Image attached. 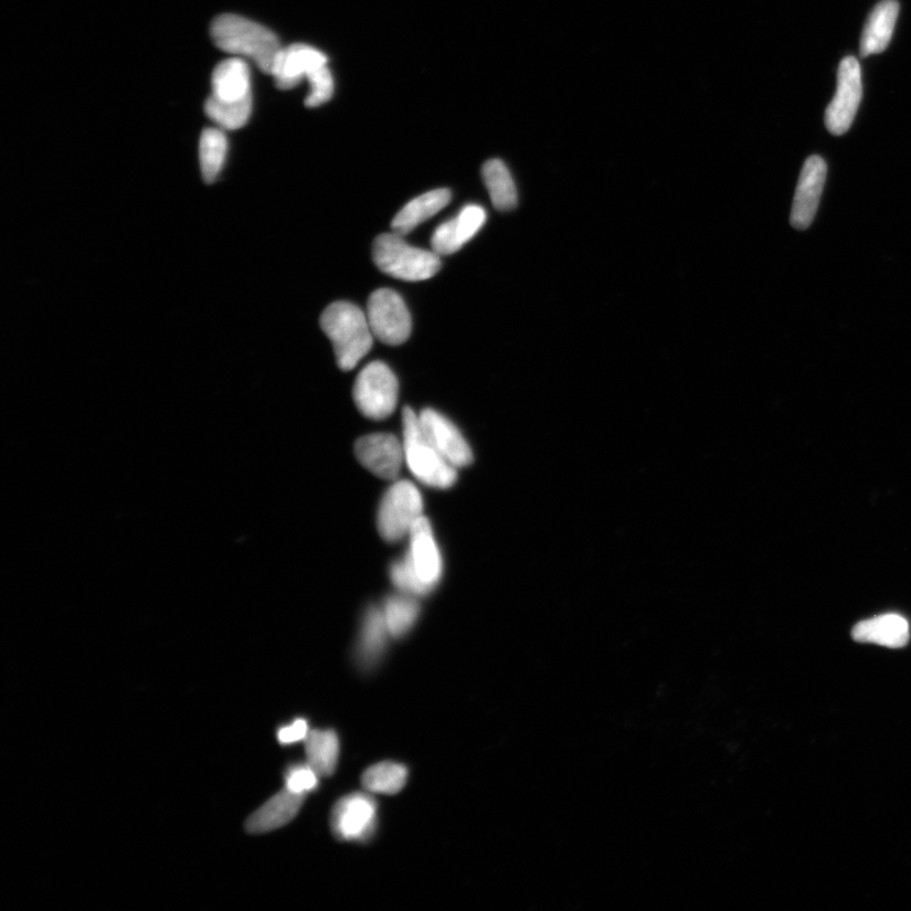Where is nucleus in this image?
<instances>
[{
    "label": "nucleus",
    "mask_w": 911,
    "mask_h": 911,
    "mask_svg": "<svg viewBox=\"0 0 911 911\" xmlns=\"http://www.w3.org/2000/svg\"><path fill=\"white\" fill-rule=\"evenodd\" d=\"M862 99V74L858 60L847 56L838 68L837 92L826 110V126L831 135H845L852 126Z\"/></svg>",
    "instance_id": "nucleus-8"
},
{
    "label": "nucleus",
    "mask_w": 911,
    "mask_h": 911,
    "mask_svg": "<svg viewBox=\"0 0 911 911\" xmlns=\"http://www.w3.org/2000/svg\"><path fill=\"white\" fill-rule=\"evenodd\" d=\"M368 319L380 342L399 346L412 333V317L406 304L394 290L379 289L370 295Z\"/></svg>",
    "instance_id": "nucleus-7"
},
{
    "label": "nucleus",
    "mask_w": 911,
    "mask_h": 911,
    "mask_svg": "<svg viewBox=\"0 0 911 911\" xmlns=\"http://www.w3.org/2000/svg\"><path fill=\"white\" fill-rule=\"evenodd\" d=\"M308 763L320 777L332 776L340 758V741L333 731L309 732L306 743Z\"/></svg>",
    "instance_id": "nucleus-23"
},
{
    "label": "nucleus",
    "mask_w": 911,
    "mask_h": 911,
    "mask_svg": "<svg viewBox=\"0 0 911 911\" xmlns=\"http://www.w3.org/2000/svg\"><path fill=\"white\" fill-rule=\"evenodd\" d=\"M407 780V769L396 762H381L363 772L362 786L368 792L394 795L402 792Z\"/></svg>",
    "instance_id": "nucleus-25"
},
{
    "label": "nucleus",
    "mask_w": 911,
    "mask_h": 911,
    "mask_svg": "<svg viewBox=\"0 0 911 911\" xmlns=\"http://www.w3.org/2000/svg\"><path fill=\"white\" fill-rule=\"evenodd\" d=\"M424 435L438 453L455 467L468 466L474 456L470 446L453 422L435 410H424L420 414Z\"/></svg>",
    "instance_id": "nucleus-13"
},
{
    "label": "nucleus",
    "mask_w": 911,
    "mask_h": 911,
    "mask_svg": "<svg viewBox=\"0 0 911 911\" xmlns=\"http://www.w3.org/2000/svg\"><path fill=\"white\" fill-rule=\"evenodd\" d=\"M320 327L333 345L338 367L350 371L358 367L374 345L368 315L350 301H336L320 317Z\"/></svg>",
    "instance_id": "nucleus-2"
},
{
    "label": "nucleus",
    "mask_w": 911,
    "mask_h": 911,
    "mask_svg": "<svg viewBox=\"0 0 911 911\" xmlns=\"http://www.w3.org/2000/svg\"><path fill=\"white\" fill-rule=\"evenodd\" d=\"M398 379L384 362L369 363L354 381L353 401L368 419L381 421L392 415L398 404Z\"/></svg>",
    "instance_id": "nucleus-5"
},
{
    "label": "nucleus",
    "mask_w": 911,
    "mask_h": 911,
    "mask_svg": "<svg viewBox=\"0 0 911 911\" xmlns=\"http://www.w3.org/2000/svg\"><path fill=\"white\" fill-rule=\"evenodd\" d=\"M211 34L216 47L254 61L259 71L271 75L283 50L274 32L236 14L216 17Z\"/></svg>",
    "instance_id": "nucleus-1"
},
{
    "label": "nucleus",
    "mask_w": 911,
    "mask_h": 911,
    "mask_svg": "<svg viewBox=\"0 0 911 911\" xmlns=\"http://www.w3.org/2000/svg\"><path fill=\"white\" fill-rule=\"evenodd\" d=\"M388 635L384 614L377 607H372L364 615L358 649H356V661L363 671H370L377 667L384 655Z\"/></svg>",
    "instance_id": "nucleus-21"
},
{
    "label": "nucleus",
    "mask_w": 911,
    "mask_h": 911,
    "mask_svg": "<svg viewBox=\"0 0 911 911\" xmlns=\"http://www.w3.org/2000/svg\"><path fill=\"white\" fill-rule=\"evenodd\" d=\"M392 579L394 584L406 593L424 595L432 590L428 585H425L419 574H416L410 557L395 563L392 568Z\"/></svg>",
    "instance_id": "nucleus-28"
},
{
    "label": "nucleus",
    "mask_w": 911,
    "mask_h": 911,
    "mask_svg": "<svg viewBox=\"0 0 911 911\" xmlns=\"http://www.w3.org/2000/svg\"><path fill=\"white\" fill-rule=\"evenodd\" d=\"M852 637L860 644H873L888 648H902L909 644V622L899 614H883L857 623Z\"/></svg>",
    "instance_id": "nucleus-16"
},
{
    "label": "nucleus",
    "mask_w": 911,
    "mask_h": 911,
    "mask_svg": "<svg viewBox=\"0 0 911 911\" xmlns=\"http://www.w3.org/2000/svg\"><path fill=\"white\" fill-rule=\"evenodd\" d=\"M453 194L448 189H436L424 193L405 204L395 215L392 229L395 233L405 236L425 221L432 219L446 208Z\"/></svg>",
    "instance_id": "nucleus-20"
},
{
    "label": "nucleus",
    "mask_w": 911,
    "mask_h": 911,
    "mask_svg": "<svg viewBox=\"0 0 911 911\" xmlns=\"http://www.w3.org/2000/svg\"><path fill=\"white\" fill-rule=\"evenodd\" d=\"M488 219L483 206L470 204L463 208L455 219L442 223L432 234V251L439 256L462 250L476 236Z\"/></svg>",
    "instance_id": "nucleus-14"
},
{
    "label": "nucleus",
    "mask_w": 911,
    "mask_h": 911,
    "mask_svg": "<svg viewBox=\"0 0 911 911\" xmlns=\"http://www.w3.org/2000/svg\"><path fill=\"white\" fill-rule=\"evenodd\" d=\"M319 775L308 765L294 766L286 774V788L297 794H306L317 788Z\"/></svg>",
    "instance_id": "nucleus-30"
},
{
    "label": "nucleus",
    "mask_w": 911,
    "mask_h": 911,
    "mask_svg": "<svg viewBox=\"0 0 911 911\" xmlns=\"http://www.w3.org/2000/svg\"><path fill=\"white\" fill-rule=\"evenodd\" d=\"M229 153V140L223 129H204L199 142V161L202 176L208 184L219 179Z\"/></svg>",
    "instance_id": "nucleus-24"
},
{
    "label": "nucleus",
    "mask_w": 911,
    "mask_h": 911,
    "mask_svg": "<svg viewBox=\"0 0 911 911\" xmlns=\"http://www.w3.org/2000/svg\"><path fill=\"white\" fill-rule=\"evenodd\" d=\"M308 734H309V728H308L307 720L306 719H298V720H295V722L292 723L290 725L284 727L283 729H280V732H279V735H277V739H279V742L282 744H292V743H295V742L307 740Z\"/></svg>",
    "instance_id": "nucleus-31"
},
{
    "label": "nucleus",
    "mask_w": 911,
    "mask_h": 911,
    "mask_svg": "<svg viewBox=\"0 0 911 911\" xmlns=\"http://www.w3.org/2000/svg\"><path fill=\"white\" fill-rule=\"evenodd\" d=\"M419 613L420 606L411 597L388 598L383 614L389 635L393 638L404 637L413 628Z\"/></svg>",
    "instance_id": "nucleus-27"
},
{
    "label": "nucleus",
    "mask_w": 911,
    "mask_h": 911,
    "mask_svg": "<svg viewBox=\"0 0 911 911\" xmlns=\"http://www.w3.org/2000/svg\"><path fill=\"white\" fill-rule=\"evenodd\" d=\"M481 173L494 208L500 212L515 210L518 203L517 188L506 163L497 159L489 160L484 163Z\"/></svg>",
    "instance_id": "nucleus-22"
},
{
    "label": "nucleus",
    "mask_w": 911,
    "mask_h": 911,
    "mask_svg": "<svg viewBox=\"0 0 911 911\" xmlns=\"http://www.w3.org/2000/svg\"><path fill=\"white\" fill-rule=\"evenodd\" d=\"M422 511L420 490L410 481L394 484L380 505L378 527L381 537L388 542L401 541L423 517Z\"/></svg>",
    "instance_id": "nucleus-6"
},
{
    "label": "nucleus",
    "mask_w": 911,
    "mask_h": 911,
    "mask_svg": "<svg viewBox=\"0 0 911 911\" xmlns=\"http://www.w3.org/2000/svg\"><path fill=\"white\" fill-rule=\"evenodd\" d=\"M211 98L225 103L253 99L251 73L245 61L229 59L214 68Z\"/></svg>",
    "instance_id": "nucleus-17"
},
{
    "label": "nucleus",
    "mask_w": 911,
    "mask_h": 911,
    "mask_svg": "<svg viewBox=\"0 0 911 911\" xmlns=\"http://www.w3.org/2000/svg\"><path fill=\"white\" fill-rule=\"evenodd\" d=\"M326 66H328V60L324 52L303 45V43H295L289 47H283L272 75L277 88L290 91L298 86L304 77H307L309 82L320 68Z\"/></svg>",
    "instance_id": "nucleus-11"
},
{
    "label": "nucleus",
    "mask_w": 911,
    "mask_h": 911,
    "mask_svg": "<svg viewBox=\"0 0 911 911\" xmlns=\"http://www.w3.org/2000/svg\"><path fill=\"white\" fill-rule=\"evenodd\" d=\"M404 456L412 474L432 488L447 489L457 480L455 466L442 456L424 435L420 415L403 411Z\"/></svg>",
    "instance_id": "nucleus-3"
},
{
    "label": "nucleus",
    "mask_w": 911,
    "mask_h": 911,
    "mask_svg": "<svg viewBox=\"0 0 911 911\" xmlns=\"http://www.w3.org/2000/svg\"><path fill=\"white\" fill-rule=\"evenodd\" d=\"M827 163L820 156H811L805 161L794 197L792 223L795 230L809 229L817 215L820 197L827 179Z\"/></svg>",
    "instance_id": "nucleus-10"
},
{
    "label": "nucleus",
    "mask_w": 911,
    "mask_h": 911,
    "mask_svg": "<svg viewBox=\"0 0 911 911\" xmlns=\"http://www.w3.org/2000/svg\"><path fill=\"white\" fill-rule=\"evenodd\" d=\"M398 233H384L374 242L372 257L380 272L404 282H424L435 276L441 268V258L435 251L411 246Z\"/></svg>",
    "instance_id": "nucleus-4"
},
{
    "label": "nucleus",
    "mask_w": 911,
    "mask_h": 911,
    "mask_svg": "<svg viewBox=\"0 0 911 911\" xmlns=\"http://www.w3.org/2000/svg\"><path fill=\"white\" fill-rule=\"evenodd\" d=\"M205 113L222 129L236 131L246 126L253 113V99L225 103L210 97L205 103Z\"/></svg>",
    "instance_id": "nucleus-26"
},
{
    "label": "nucleus",
    "mask_w": 911,
    "mask_h": 911,
    "mask_svg": "<svg viewBox=\"0 0 911 911\" xmlns=\"http://www.w3.org/2000/svg\"><path fill=\"white\" fill-rule=\"evenodd\" d=\"M411 553L410 557L416 574L425 585L435 587L442 574L441 553L433 537L430 520L421 517L416 520L411 531Z\"/></svg>",
    "instance_id": "nucleus-15"
},
{
    "label": "nucleus",
    "mask_w": 911,
    "mask_h": 911,
    "mask_svg": "<svg viewBox=\"0 0 911 911\" xmlns=\"http://www.w3.org/2000/svg\"><path fill=\"white\" fill-rule=\"evenodd\" d=\"M378 805L371 796L356 793L342 797L333 806V835L346 841H367L374 836Z\"/></svg>",
    "instance_id": "nucleus-9"
},
{
    "label": "nucleus",
    "mask_w": 911,
    "mask_h": 911,
    "mask_svg": "<svg viewBox=\"0 0 911 911\" xmlns=\"http://www.w3.org/2000/svg\"><path fill=\"white\" fill-rule=\"evenodd\" d=\"M310 92L306 99V106L317 108L324 106L332 98L335 92V82L331 71L326 66L311 77L309 81Z\"/></svg>",
    "instance_id": "nucleus-29"
},
{
    "label": "nucleus",
    "mask_w": 911,
    "mask_h": 911,
    "mask_svg": "<svg viewBox=\"0 0 911 911\" xmlns=\"http://www.w3.org/2000/svg\"><path fill=\"white\" fill-rule=\"evenodd\" d=\"M359 462L381 479L393 480L401 473L404 446L389 433L360 438L354 446Z\"/></svg>",
    "instance_id": "nucleus-12"
},
{
    "label": "nucleus",
    "mask_w": 911,
    "mask_h": 911,
    "mask_svg": "<svg viewBox=\"0 0 911 911\" xmlns=\"http://www.w3.org/2000/svg\"><path fill=\"white\" fill-rule=\"evenodd\" d=\"M900 6L898 0H882L867 19L861 38V56L881 54L888 49L896 29Z\"/></svg>",
    "instance_id": "nucleus-19"
},
{
    "label": "nucleus",
    "mask_w": 911,
    "mask_h": 911,
    "mask_svg": "<svg viewBox=\"0 0 911 911\" xmlns=\"http://www.w3.org/2000/svg\"><path fill=\"white\" fill-rule=\"evenodd\" d=\"M304 803V795L290 792L286 788L284 792L275 795L273 799L268 801L256 813L251 815L246 822V829L248 833L259 835V833H267L282 828L295 818Z\"/></svg>",
    "instance_id": "nucleus-18"
}]
</instances>
